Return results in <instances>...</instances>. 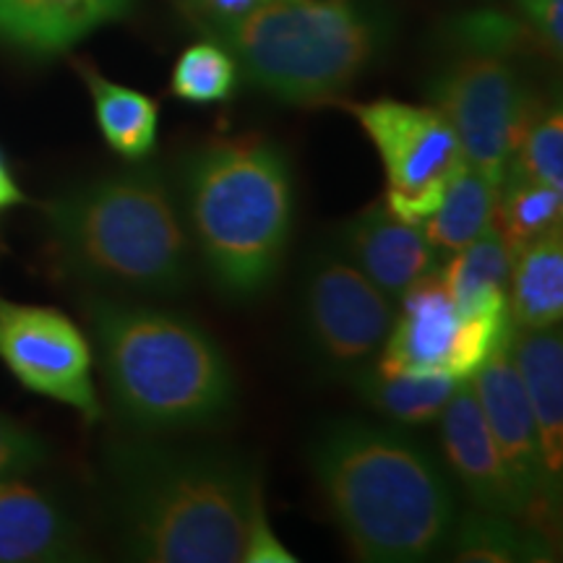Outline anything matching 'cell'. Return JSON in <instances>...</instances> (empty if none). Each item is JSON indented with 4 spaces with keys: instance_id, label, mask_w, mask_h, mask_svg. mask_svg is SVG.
Wrapping results in <instances>:
<instances>
[{
    "instance_id": "6da1fadb",
    "label": "cell",
    "mask_w": 563,
    "mask_h": 563,
    "mask_svg": "<svg viewBox=\"0 0 563 563\" xmlns=\"http://www.w3.org/2000/svg\"><path fill=\"white\" fill-rule=\"evenodd\" d=\"M123 553L146 563L243 561L262 477L220 446H183L141 433L108 452Z\"/></svg>"
},
{
    "instance_id": "7a4b0ae2",
    "label": "cell",
    "mask_w": 563,
    "mask_h": 563,
    "mask_svg": "<svg viewBox=\"0 0 563 563\" xmlns=\"http://www.w3.org/2000/svg\"><path fill=\"white\" fill-rule=\"evenodd\" d=\"M323 504L368 563H415L446 551L456 501L441 464L397 426L327 422L308 443Z\"/></svg>"
},
{
    "instance_id": "3957f363",
    "label": "cell",
    "mask_w": 563,
    "mask_h": 563,
    "mask_svg": "<svg viewBox=\"0 0 563 563\" xmlns=\"http://www.w3.org/2000/svg\"><path fill=\"white\" fill-rule=\"evenodd\" d=\"M84 316L112 410L133 431H196L235 410V371L201 323L110 292H89Z\"/></svg>"
},
{
    "instance_id": "277c9868",
    "label": "cell",
    "mask_w": 563,
    "mask_h": 563,
    "mask_svg": "<svg viewBox=\"0 0 563 563\" xmlns=\"http://www.w3.org/2000/svg\"><path fill=\"white\" fill-rule=\"evenodd\" d=\"M45 224L55 264L95 292L175 298L194 282L178 191L157 165L70 188L47 203Z\"/></svg>"
},
{
    "instance_id": "5b68a950",
    "label": "cell",
    "mask_w": 563,
    "mask_h": 563,
    "mask_svg": "<svg viewBox=\"0 0 563 563\" xmlns=\"http://www.w3.org/2000/svg\"><path fill=\"white\" fill-rule=\"evenodd\" d=\"M178 199L194 253L228 300L277 282L295 224L290 157L264 136L211 139L183 159Z\"/></svg>"
},
{
    "instance_id": "8992f818",
    "label": "cell",
    "mask_w": 563,
    "mask_h": 563,
    "mask_svg": "<svg viewBox=\"0 0 563 563\" xmlns=\"http://www.w3.org/2000/svg\"><path fill=\"white\" fill-rule=\"evenodd\" d=\"M245 79L287 104L340 100L386 45L384 11L371 0H272L211 26Z\"/></svg>"
},
{
    "instance_id": "52a82bcc",
    "label": "cell",
    "mask_w": 563,
    "mask_h": 563,
    "mask_svg": "<svg viewBox=\"0 0 563 563\" xmlns=\"http://www.w3.org/2000/svg\"><path fill=\"white\" fill-rule=\"evenodd\" d=\"M394 323V300L378 290L334 243L308 256L298 287V327L323 376L355 382L376 363Z\"/></svg>"
},
{
    "instance_id": "ba28073f",
    "label": "cell",
    "mask_w": 563,
    "mask_h": 563,
    "mask_svg": "<svg viewBox=\"0 0 563 563\" xmlns=\"http://www.w3.org/2000/svg\"><path fill=\"white\" fill-rule=\"evenodd\" d=\"M428 97L454 129L467 165L501 186L525 125L540 108L511 55L460 47L428 84Z\"/></svg>"
},
{
    "instance_id": "9c48e42d",
    "label": "cell",
    "mask_w": 563,
    "mask_h": 563,
    "mask_svg": "<svg viewBox=\"0 0 563 563\" xmlns=\"http://www.w3.org/2000/svg\"><path fill=\"white\" fill-rule=\"evenodd\" d=\"M350 112L384 162L386 207L412 224L431 217L467 162L446 118L428 104L397 100L357 102Z\"/></svg>"
},
{
    "instance_id": "30bf717a",
    "label": "cell",
    "mask_w": 563,
    "mask_h": 563,
    "mask_svg": "<svg viewBox=\"0 0 563 563\" xmlns=\"http://www.w3.org/2000/svg\"><path fill=\"white\" fill-rule=\"evenodd\" d=\"M0 361L30 391L74 407L87 420L102 415L87 336L60 311L0 300Z\"/></svg>"
},
{
    "instance_id": "8fae6325",
    "label": "cell",
    "mask_w": 563,
    "mask_h": 563,
    "mask_svg": "<svg viewBox=\"0 0 563 563\" xmlns=\"http://www.w3.org/2000/svg\"><path fill=\"white\" fill-rule=\"evenodd\" d=\"M470 384H473L493 443H496L509 481L519 496L522 525L553 540V534H559L561 485H555L545 470L538 426H534L530 402H527L522 378L509 355V344L498 350L470 378Z\"/></svg>"
},
{
    "instance_id": "7c38bea8",
    "label": "cell",
    "mask_w": 563,
    "mask_h": 563,
    "mask_svg": "<svg viewBox=\"0 0 563 563\" xmlns=\"http://www.w3.org/2000/svg\"><path fill=\"white\" fill-rule=\"evenodd\" d=\"M439 443L449 473L462 485L475 509L522 522L519 496L493 443L490 428L470 382L456 386L454 397L439 415Z\"/></svg>"
},
{
    "instance_id": "4fadbf2b",
    "label": "cell",
    "mask_w": 563,
    "mask_h": 563,
    "mask_svg": "<svg viewBox=\"0 0 563 563\" xmlns=\"http://www.w3.org/2000/svg\"><path fill=\"white\" fill-rule=\"evenodd\" d=\"M332 243L391 300L402 298L412 282L435 272L441 256L418 224L399 220L384 201L344 222Z\"/></svg>"
},
{
    "instance_id": "5bb4252c",
    "label": "cell",
    "mask_w": 563,
    "mask_h": 563,
    "mask_svg": "<svg viewBox=\"0 0 563 563\" xmlns=\"http://www.w3.org/2000/svg\"><path fill=\"white\" fill-rule=\"evenodd\" d=\"M399 300L402 311L394 316L389 336L373 363V371L384 376L443 371L460 311L441 274L431 272L412 282Z\"/></svg>"
},
{
    "instance_id": "9a60e30c",
    "label": "cell",
    "mask_w": 563,
    "mask_h": 563,
    "mask_svg": "<svg viewBox=\"0 0 563 563\" xmlns=\"http://www.w3.org/2000/svg\"><path fill=\"white\" fill-rule=\"evenodd\" d=\"M81 532L51 493L21 477L0 481V563L81 559Z\"/></svg>"
},
{
    "instance_id": "2e32d148",
    "label": "cell",
    "mask_w": 563,
    "mask_h": 563,
    "mask_svg": "<svg viewBox=\"0 0 563 563\" xmlns=\"http://www.w3.org/2000/svg\"><path fill=\"white\" fill-rule=\"evenodd\" d=\"M509 355L522 378L527 402L538 426L548 475L561 485L563 473V342L559 327H514Z\"/></svg>"
},
{
    "instance_id": "e0dca14e",
    "label": "cell",
    "mask_w": 563,
    "mask_h": 563,
    "mask_svg": "<svg viewBox=\"0 0 563 563\" xmlns=\"http://www.w3.org/2000/svg\"><path fill=\"white\" fill-rule=\"evenodd\" d=\"M133 0H9L0 34L34 53H60L97 26L123 16Z\"/></svg>"
},
{
    "instance_id": "ac0fdd59",
    "label": "cell",
    "mask_w": 563,
    "mask_h": 563,
    "mask_svg": "<svg viewBox=\"0 0 563 563\" xmlns=\"http://www.w3.org/2000/svg\"><path fill=\"white\" fill-rule=\"evenodd\" d=\"M509 316L514 327H559L563 316V238L561 228L545 232L514 253L509 290Z\"/></svg>"
},
{
    "instance_id": "d6986e66",
    "label": "cell",
    "mask_w": 563,
    "mask_h": 563,
    "mask_svg": "<svg viewBox=\"0 0 563 563\" xmlns=\"http://www.w3.org/2000/svg\"><path fill=\"white\" fill-rule=\"evenodd\" d=\"M460 384L446 371L384 376L373 371V365L352 382L363 402L397 428H418L439 420Z\"/></svg>"
},
{
    "instance_id": "ffe728a7",
    "label": "cell",
    "mask_w": 563,
    "mask_h": 563,
    "mask_svg": "<svg viewBox=\"0 0 563 563\" xmlns=\"http://www.w3.org/2000/svg\"><path fill=\"white\" fill-rule=\"evenodd\" d=\"M446 551L462 563H545L555 559L553 540L511 517L470 511L456 517Z\"/></svg>"
},
{
    "instance_id": "44dd1931",
    "label": "cell",
    "mask_w": 563,
    "mask_h": 563,
    "mask_svg": "<svg viewBox=\"0 0 563 563\" xmlns=\"http://www.w3.org/2000/svg\"><path fill=\"white\" fill-rule=\"evenodd\" d=\"M81 76L87 81L91 100H95L97 123H100L110 150L129 162L150 157L157 146V102L136 89L108 81L91 66H81Z\"/></svg>"
},
{
    "instance_id": "7402d4cb",
    "label": "cell",
    "mask_w": 563,
    "mask_h": 563,
    "mask_svg": "<svg viewBox=\"0 0 563 563\" xmlns=\"http://www.w3.org/2000/svg\"><path fill=\"white\" fill-rule=\"evenodd\" d=\"M498 186L485 180L473 165L460 167L449 183L439 209L418 228L439 253H454L481 238L496 222Z\"/></svg>"
},
{
    "instance_id": "603a6c76",
    "label": "cell",
    "mask_w": 563,
    "mask_h": 563,
    "mask_svg": "<svg viewBox=\"0 0 563 563\" xmlns=\"http://www.w3.org/2000/svg\"><path fill=\"white\" fill-rule=\"evenodd\" d=\"M511 264L514 251L496 230V224L470 245L454 251L449 264L443 266L441 279L452 292L456 311L467 313L490 302H506Z\"/></svg>"
},
{
    "instance_id": "cb8c5ba5",
    "label": "cell",
    "mask_w": 563,
    "mask_h": 563,
    "mask_svg": "<svg viewBox=\"0 0 563 563\" xmlns=\"http://www.w3.org/2000/svg\"><path fill=\"white\" fill-rule=\"evenodd\" d=\"M563 191L530 178L509 165L496 199V230L517 253L545 232L561 228Z\"/></svg>"
},
{
    "instance_id": "d4e9b609",
    "label": "cell",
    "mask_w": 563,
    "mask_h": 563,
    "mask_svg": "<svg viewBox=\"0 0 563 563\" xmlns=\"http://www.w3.org/2000/svg\"><path fill=\"white\" fill-rule=\"evenodd\" d=\"M511 332L514 321L509 316V300L460 313L443 371L452 373L456 382H470L498 350L509 344Z\"/></svg>"
},
{
    "instance_id": "484cf974",
    "label": "cell",
    "mask_w": 563,
    "mask_h": 563,
    "mask_svg": "<svg viewBox=\"0 0 563 563\" xmlns=\"http://www.w3.org/2000/svg\"><path fill=\"white\" fill-rule=\"evenodd\" d=\"M238 87V63L220 42H196L173 68L170 91L194 104L222 102Z\"/></svg>"
},
{
    "instance_id": "4316f807",
    "label": "cell",
    "mask_w": 563,
    "mask_h": 563,
    "mask_svg": "<svg viewBox=\"0 0 563 563\" xmlns=\"http://www.w3.org/2000/svg\"><path fill=\"white\" fill-rule=\"evenodd\" d=\"M509 165L563 191V115L559 104L532 112Z\"/></svg>"
},
{
    "instance_id": "83f0119b",
    "label": "cell",
    "mask_w": 563,
    "mask_h": 563,
    "mask_svg": "<svg viewBox=\"0 0 563 563\" xmlns=\"http://www.w3.org/2000/svg\"><path fill=\"white\" fill-rule=\"evenodd\" d=\"M47 460V446L37 433L0 412V481L21 477Z\"/></svg>"
},
{
    "instance_id": "f1b7e54d",
    "label": "cell",
    "mask_w": 563,
    "mask_h": 563,
    "mask_svg": "<svg viewBox=\"0 0 563 563\" xmlns=\"http://www.w3.org/2000/svg\"><path fill=\"white\" fill-rule=\"evenodd\" d=\"M243 561L245 563H295L298 559L282 545V540L274 534L269 519L264 511V498H258L251 511L249 532H245L243 545Z\"/></svg>"
},
{
    "instance_id": "f546056e",
    "label": "cell",
    "mask_w": 563,
    "mask_h": 563,
    "mask_svg": "<svg viewBox=\"0 0 563 563\" xmlns=\"http://www.w3.org/2000/svg\"><path fill=\"white\" fill-rule=\"evenodd\" d=\"M519 9L534 37L559 55L563 47V0H519Z\"/></svg>"
},
{
    "instance_id": "4dcf8cb0",
    "label": "cell",
    "mask_w": 563,
    "mask_h": 563,
    "mask_svg": "<svg viewBox=\"0 0 563 563\" xmlns=\"http://www.w3.org/2000/svg\"><path fill=\"white\" fill-rule=\"evenodd\" d=\"M266 3H272V0H188L186 11L191 13L196 26H201L207 32L211 26L241 19L245 13L262 9Z\"/></svg>"
},
{
    "instance_id": "1f68e13d",
    "label": "cell",
    "mask_w": 563,
    "mask_h": 563,
    "mask_svg": "<svg viewBox=\"0 0 563 563\" xmlns=\"http://www.w3.org/2000/svg\"><path fill=\"white\" fill-rule=\"evenodd\" d=\"M21 201H24V194H21V188L16 186V180H13L9 165H5L3 154H0V211L16 207Z\"/></svg>"
},
{
    "instance_id": "d6a6232c",
    "label": "cell",
    "mask_w": 563,
    "mask_h": 563,
    "mask_svg": "<svg viewBox=\"0 0 563 563\" xmlns=\"http://www.w3.org/2000/svg\"><path fill=\"white\" fill-rule=\"evenodd\" d=\"M5 3H9V0H0V13H3V9H5Z\"/></svg>"
}]
</instances>
